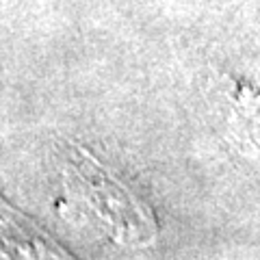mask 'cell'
Returning a JSON list of instances; mask_svg holds the SVG:
<instances>
[{"label": "cell", "mask_w": 260, "mask_h": 260, "mask_svg": "<svg viewBox=\"0 0 260 260\" xmlns=\"http://www.w3.org/2000/svg\"><path fill=\"white\" fill-rule=\"evenodd\" d=\"M83 162L74 160L65 172V184H68L70 198H76L93 210L98 219L104 223H111L115 237L126 232H137L141 228L139 210L133 208V198L115 178H111L98 162L80 152Z\"/></svg>", "instance_id": "cell-1"}, {"label": "cell", "mask_w": 260, "mask_h": 260, "mask_svg": "<svg viewBox=\"0 0 260 260\" xmlns=\"http://www.w3.org/2000/svg\"><path fill=\"white\" fill-rule=\"evenodd\" d=\"M0 254L3 256H54L56 245L39 228L0 198Z\"/></svg>", "instance_id": "cell-2"}]
</instances>
